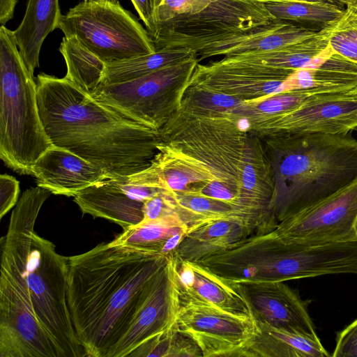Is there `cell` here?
Instances as JSON below:
<instances>
[{
	"instance_id": "obj_8",
	"label": "cell",
	"mask_w": 357,
	"mask_h": 357,
	"mask_svg": "<svg viewBox=\"0 0 357 357\" xmlns=\"http://www.w3.org/2000/svg\"><path fill=\"white\" fill-rule=\"evenodd\" d=\"M199 62L195 55L129 81L101 85L91 96L159 132L180 110L183 95Z\"/></svg>"
},
{
	"instance_id": "obj_35",
	"label": "cell",
	"mask_w": 357,
	"mask_h": 357,
	"mask_svg": "<svg viewBox=\"0 0 357 357\" xmlns=\"http://www.w3.org/2000/svg\"><path fill=\"white\" fill-rule=\"evenodd\" d=\"M333 357H357V319L337 333Z\"/></svg>"
},
{
	"instance_id": "obj_21",
	"label": "cell",
	"mask_w": 357,
	"mask_h": 357,
	"mask_svg": "<svg viewBox=\"0 0 357 357\" xmlns=\"http://www.w3.org/2000/svg\"><path fill=\"white\" fill-rule=\"evenodd\" d=\"M61 13L59 0H28L24 17L13 31L18 49L30 73L39 67L42 45L58 29Z\"/></svg>"
},
{
	"instance_id": "obj_40",
	"label": "cell",
	"mask_w": 357,
	"mask_h": 357,
	"mask_svg": "<svg viewBox=\"0 0 357 357\" xmlns=\"http://www.w3.org/2000/svg\"><path fill=\"white\" fill-rule=\"evenodd\" d=\"M347 6L351 8L357 14V0H349Z\"/></svg>"
},
{
	"instance_id": "obj_19",
	"label": "cell",
	"mask_w": 357,
	"mask_h": 357,
	"mask_svg": "<svg viewBox=\"0 0 357 357\" xmlns=\"http://www.w3.org/2000/svg\"><path fill=\"white\" fill-rule=\"evenodd\" d=\"M178 278L181 291L225 310L250 315L237 284L199 263L178 259Z\"/></svg>"
},
{
	"instance_id": "obj_41",
	"label": "cell",
	"mask_w": 357,
	"mask_h": 357,
	"mask_svg": "<svg viewBox=\"0 0 357 357\" xmlns=\"http://www.w3.org/2000/svg\"><path fill=\"white\" fill-rule=\"evenodd\" d=\"M354 228H355L356 234L357 235V217H356V222H355V225H354Z\"/></svg>"
},
{
	"instance_id": "obj_33",
	"label": "cell",
	"mask_w": 357,
	"mask_h": 357,
	"mask_svg": "<svg viewBox=\"0 0 357 357\" xmlns=\"http://www.w3.org/2000/svg\"><path fill=\"white\" fill-rule=\"evenodd\" d=\"M213 0H162L156 7L151 31L155 26L183 15L196 14L206 8Z\"/></svg>"
},
{
	"instance_id": "obj_16",
	"label": "cell",
	"mask_w": 357,
	"mask_h": 357,
	"mask_svg": "<svg viewBox=\"0 0 357 357\" xmlns=\"http://www.w3.org/2000/svg\"><path fill=\"white\" fill-rule=\"evenodd\" d=\"M160 190L132 183L126 176H108L82 190L74 202L82 214L106 219L125 231L143 221L144 202Z\"/></svg>"
},
{
	"instance_id": "obj_17",
	"label": "cell",
	"mask_w": 357,
	"mask_h": 357,
	"mask_svg": "<svg viewBox=\"0 0 357 357\" xmlns=\"http://www.w3.org/2000/svg\"><path fill=\"white\" fill-rule=\"evenodd\" d=\"M319 32L275 19L250 30L185 41L173 48H190L195 52L200 61L214 56H233L273 50L316 36Z\"/></svg>"
},
{
	"instance_id": "obj_45",
	"label": "cell",
	"mask_w": 357,
	"mask_h": 357,
	"mask_svg": "<svg viewBox=\"0 0 357 357\" xmlns=\"http://www.w3.org/2000/svg\"><path fill=\"white\" fill-rule=\"evenodd\" d=\"M354 11V10H353ZM357 15V14H356Z\"/></svg>"
},
{
	"instance_id": "obj_9",
	"label": "cell",
	"mask_w": 357,
	"mask_h": 357,
	"mask_svg": "<svg viewBox=\"0 0 357 357\" xmlns=\"http://www.w3.org/2000/svg\"><path fill=\"white\" fill-rule=\"evenodd\" d=\"M273 20L261 0H213L196 14L183 15L148 32L156 50L252 29Z\"/></svg>"
},
{
	"instance_id": "obj_2",
	"label": "cell",
	"mask_w": 357,
	"mask_h": 357,
	"mask_svg": "<svg viewBox=\"0 0 357 357\" xmlns=\"http://www.w3.org/2000/svg\"><path fill=\"white\" fill-rule=\"evenodd\" d=\"M169 257L111 242L69 257L68 305L86 357H119L154 278Z\"/></svg>"
},
{
	"instance_id": "obj_10",
	"label": "cell",
	"mask_w": 357,
	"mask_h": 357,
	"mask_svg": "<svg viewBox=\"0 0 357 357\" xmlns=\"http://www.w3.org/2000/svg\"><path fill=\"white\" fill-rule=\"evenodd\" d=\"M180 296L176 328L197 344L202 356L238 357L256 333L252 316L225 310L182 291Z\"/></svg>"
},
{
	"instance_id": "obj_46",
	"label": "cell",
	"mask_w": 357,
	"mask_h": 357,
	"mask_svg": "<svg viewBox=\"0 0 357 357\" xmlns=\"http://www.w3.org/2000/svg\"><path fill=\"white\" fill-rule=\"evenodd\" d=\"M261 1H263V0H261Z\"/></svg>"
},
{
	"instance_id": "obj_12",
	"label": "cell",
	"mask_w": 357,
	"mask_h": 357,
	"mask_svg": "<svg viewBox=\"0 0 357 357\" xmlns=\"http://www.w3.org/2000/svg\"><path fill=\"white\" fill-rule=\"evenodd\" d=\"M246 130L260 139L349 134L357 131V93H326L294 111L255 123Z\"/></svg>"
},
{
	"instance_id": "obj_29",
	"label": "cell",
	"mask_w": 357,
	"mask_h": 357,
	"mask_svg": "<svg viewBox=\"0 0 357 357\" xmlns=\"http://www.w3.org/2000/svg\"><path fill=\"white\" fill-rule=\"evenodd\" d=\"M188 231V227L176 214L165 219L142 221L137 225L123 231L111 243L160 253V248L167 239L176 234L187 233Z\"/></svg>"
},
{
	"instance_id": "obj_24",
	"label": "cell",
	"mask_w": 357,
	"mask_h": 357,
	"mask_svg": "<svg viewBox=\"0 0 357 357\" xmlns=\"http://www.w3.org/2000/svg\"><path fill=\"white\" fill-rule=\"evenodd\" d=\"M195 55V52L188 47L162 48L151 54L106 64L100 86L129 81Z\"/></svg>"
},
{
	"instance_id": "obj_4",
	"label": "cell",
	"mask_w": 357,
	"mask_h": 357,
	"mask_svg": "<svg viewBox=\"0 0 357 357\" xmlns=\"http://www.w3.org/2000/svg\"><path fill=\"white\" fill-rule=\"evenodd\" d=\"M272 169L270 209L278 222L357 178V140L350 134L261 139Z\"/></svg>"
},
{
	"instance_id": "obj_34",
	"label": "cell",
	"mask_w": 357,
	"mask_h": 357,
	"mask_svg": "<svg viewBox=\"0 0 357 357\" xmlns=\"http://www.w3.org/2000/svg\"><path fill=\"white\" fill-rule=\"evenodd\" d=\"M177 214L169 192L161 189L149 198L144 205V222L169 218Z\"/></svg>"
},
{
	"instance_id": "obj_5",
	"label": "cell",
	"mask_w": 357,
	"mask_h": 357,
	"mask_svg": "<svg viewBox=\"0 0 357 357\" xmlns=\"http://www.w3.org/2000/svg\"><path fill=\"white\" fill-rule=\"evenodd\" d=\"M39 114L36 82L14 31L0 27V158L14 172L33 176L38 158L53 146Z\"/></svg>"
},
{
	"instance_id": "obj_6",
	"label": "cell",
	"mask_w": 357,
	"mask_h": 357,
	"mask_svg": "<svg viewBox=\"0 0 357 357\" xmlns=\"http://www.w3.org/2000/svg\"><path fill=\"white\" fill-rule=\"evenodd\" d=\"M196 262L234 283L285 282L318 276L323 256L317 246L286 242L272 230L252 234Z\"/></svg>"
},
{
	"instance_id": "obj_1",
	"label": "cell",
	"mask_w": 357,
	"mask_h": 357,
	"mask_svg": "<svg viewBox=\"0 0 357 357\" xmlns=\"http://www.w3.org/2000/svg\"><path fill=\"white\" fill-rule=\"evenodd\" d=\"M51 194L26 190L1 239L0 357H86L68 305L69 257L35 231Z\"/></svg>"
},
{
	"instance_id": "obj_14",
	"label": "cell",
	"mask_w": 357,
	"mask_h": 357,
	"mask_svg": "<svg viewBox=\"0 0 357 357\" xmlns=\"http://www.w3.org/2000/svg\"><path fill=\"white\" fill-rule=\"evenodd\" d=\"M180 295L178 259L174 252L155 275L151 290L123 340L119 357H130L143 343L176 324Z\"/></svg>"
},
{
	"instance_id": "obj_42",
	"label": "cell",
	"mask_w": 357,
	"mask_h": 357,
	"mask_svg": "<svg viewBox=\"0 0 357 357\" xmlns=\"http://www.w3.org/2000/svg\"><path fill=\"white\" fill-rule=\"evenodd\" d=\"M353 91L355 92V93H357V86L354 89Z\"/></svg>"
},
{
	"instance_id": "obj_25",
	"label": "cell",
	"mask_w": 357,
	"mask_h": 357,
	"mask_svg": "<svg viewBox=\"0 0 357 357\" xmlns=\"http://www.w3.org/2000/svg\"><path fill=\"white\" fill-rule=\"evenodd\" d=\"M59 50L67 67L64 77L91 96L101 84L106 63L75 36H64Z\"/></svg>"
},
{
	"instance_id": "obj_43",
	"label": "cell",
	"mask_w": 357,
	"mask_h": 357,
	"mask_svg": "<svg viewBox=\"0 0 357 357\" xmlns=\"http://www.w3.org/2000/svg\"><path fill=\"white\" fill-rule=\"evenodd\" d=\"M107 1H112V2H115V1H116L117 0H107Z\"/></svg>"
},
{
	"instance_id": "obj_32",
	"label": "cell",
	"mask_w": 357,
	"mask_h": 357,
	"mask_svg": "<svg viewBox=\"0 0 357 357\" xmlns=\"http://www.w3.org/2000/svg\"><path fill=\"white\" fill-rule=\"evenodd\" d=\"M332 50L357 63V15L347 6L344 15L325 29Z\"/></svg>"
},
{
	"instance_id": "obj_13",
	"label": "cell",
	"mask_w": 357,
	"mask_h": 357,
	"mask_svg": "<svg viewBox=\"0 0 357 357\" xmlns=\"http://www.w3.org/2000/svg\"><path fill=\"white\" fill-rule=\"evenodd\" d=\"M293 72L225 56L206 65L198 63L190 84L251 101L286 91V79Z\"/></svg>"
},
{
	"instance_id": "obj_23",
	"label": "cell",
	"mask_w": 357,
	"mask_h": 357,
	"mask_svg": "<svg viewBox=\"0 0 357 357\" xmlns=\"http://www.w3.org/2000/svg\"><path fill=\"white\" fill-rule=\"evenodd\" d=\"M331 92L349 91L321 87L286 91L255 100L243 101L226 116L246 130L252 124L294 111Z\"/></svg>"
},
{
	"instance_id": "obj_44",
	"label": "cell",
	"mask_w": 357,
	"mask_h": 357,
	"mask_svg": "<svg viewBox=\"0 0 357 357\" xmlns=\"http://www.w3.org/2000/svg\"><path fill=\"white\" fill-rule=\"evenodd\" d=\"M82 1H93V0H82Z\"/></svg>"
},
{
	"instance_id": "obj_11",
	"label": "cell",
	"mask_w": 357,
	"mask_h": 357,
	"mask_svg": "<svg viewBox=\"0 0 357 357\" xmlns=\"http://www.w3.org/2000/svg\"><path fill=\"white\" fill-rule=\"evenodd\" d=\"M357 178L334 194L278 222L273 232L282 240L305 245L357 241Z\"/></svg>"
},
{
	"instance_id": "obj_3",
	"label": "cell",
	"mask_w": 357,
	"mask_h": 357,
	"mask_svg": "<svg viewBox=\"0 0 357 357\" xmlns=\"http://www.w3.org/2000/svg\"><path fill=\"white\" fill-rule=\"evenodd\" d=\"M39 114L54 146L63 148L111 176L148 168L162 143L153 130L96 100L66 77L36 78Z\"/></svg>"
},
{
	"instance_id": "obj_36",
	"label": "cell",
	"mask_w": 357,
	"mask_h": 357,
	"mask_svg": "<svg viewBox=\"0 0 357 357\" xmlns=\"http://www.w3.org/2000/svg\"><path fill=\"white\" fill-rule=\"evenodd\" d=\"M20 192V183L13 176H0V218L1 219L15 205Z\"/></svg>"
},
{
	"instance_id": "obj_31",
	"label": "cell",
	"mask_w": 357,
	"mask_h": 357,
	"mask_svg": "<svg viewBox=\"0 0 357 357\" xmlns=\"http://www.w3.org/2000/svg\"><path fill=\"white\" fill-rule=\"evenodd\" d=\"M197 357L202 356L197 344L179 331L176 324L153 336L130 355V357Z\"/></svg>"
},
{
	"instance_id": "obj_22",
	"label": "cell",
	"mask_w": 357,
	"mask_h": 357,
	"mask_svg": "<svg viewBox=\"0 0 357 357\" xmlns=\"http://www.w3.org/2000/svg\"><path fill=\"white\" fill-rule=\"evenodd\" d=\"M255 321L256 333L238 357H328L319 340Z\"/></svg>"
},
{
	"instance_id": "obj_20",
	"label": "cell",
	"mask_w": 357,
	"mask_h": 357,
	"mask_svg": "<svg viewBox=\"0 0 357 357\" xmlns=\"http://www.w3.org/2000/svg\"><path fill=\"white\" fill-rule=\"evenodd\" d=\"M251 234L250 228L238 218L219 219L189 230L174 253L181 261L196 262L228 249Z\"/></svg>"
},
{
	"instance_id": "obj_28",
	"label": "cell",
	"mask_w": 357,
	"mask_h": 357,
	"mask_svg": "<svg viewBox=\"0 0 357 357\" xmlns=\"http://www.w3.org/2000/svg\"><path fill=\"white\" fill-rule=\"evenodd\" d=\"M169 192L174 210L188 231L204 223L226 218H238L246 223L239 211L227 203L189 190Z\"/></svg>"
},
{
	"instance_id": "obj_37",
	"label": "cell",
	"mask_w": 357,
	"mask_h": 357,
	"mask_svg": "<svg viewBox=\"0 0 357 357\" xmlns=\"http://www.w3.org/2000/svg\"><path fill=\"white\" fill-rule=\"evenodd\" d=\"M139 18L149 31L152 26V18L156 7L162 0H130Z\"/></svg>"
},
{
	"instance_id": "obj_7",
	"label": "cell",
	"mask_w": 357,
	"mask_h": 357,
	"mask_svg": "<svg viewBox=\"0 0 357 357\" xmlns=\"http://www.w3.org/2000/svg\"><path fill=\"white\" fill-rule=\"evenodd\" d=\"M58 29L75 36L106 64L156 51L146 30L117 0L82 1L62 15Z\"/></svg>"
},
{
	"instance_id": "obj_15",
	"label": "cell",
	"mask_w": 357,
	"mask_h": 357,
	"mask_svg": "<svg viewBox=\"0 0 357 357\" xmlns=\"http://www.w3.org/2000/svg\"><path fill=\"white\" fill-rule=\"evenodd\" d=\"M256 321L305 337L319 340L307 312V303L284 282L235 283Z\"/></svg>"
},
{
	"instance_id": "obj_26",
	"label": "cell",
	"mask_w": 357,
	"mask_h": 357,
	"mask_svg": "<svg viewBox=\"0 0 357 357\" xmlns=\"http://www.w3.org/2000/svg\"><path fill=\"white\" fill-rule=\"evenodd\" d=\"M328 45V38L324 29L316 36L279 49L227 57L294 71L309 66Z\"/></svg>"
},
{
	"instance_id": "obj_30",
	"label": "cell",
	"mask_w": 357,
	"mask_h": 357,
	"mask_svg": "<svg viewBox=\"0 0 357 357\" xmlns=\"http://www.w3.org/2000/svg\"><path fill=\"white\" fill-rule=\"evenodd\" d=\"M243 100L202 86L189 84L183 95L180 112L192 116H223Z\"/></svg>"
},
{
	"instance_id": "obj_18",
	"label": "cell",
	"mask_w": 357,
	"mask_h": 357,
	"mask_svg": "<svg viewBox=\"0 0 357 357\" xmlns=\"http://www.w3.org/2000/svg\"><path fill=\"white\" fill-rule=\"evenodd\" d=\"M32 171L38 186L54 195L73 197L93 183L111 176L79 155L56 146L38 158Z\"/></svg>"
},
{
	"instance_id": "obj_27",
	"label": "cell",
	"mask_w": 357,
	"mask_h": 357,
	"mask_svg": "<svg viewBox=\"0 0 357 357\" xmlns=\"http://www.w3.org/2000/svg\"><path fill=\"white\" fill-rule=\"evenodd\" d=\"M265 6L275 19L318 32L338 21L346 9L331 4L296 1H268Z\"/></svg>"
},
{
	"instance_id": "obj_39",
	"label": "cell",
	"mask_w": 357,
	"mask_h": 357,
	"mask_svg": "<svg viewBox=\"0 0 357 357\" xmlns=\"http://www.w3.org/2000/svg\"><path fill=\"white\" fill-rule=\"evenodd\" d=\"M264 2L268 1H307V2H315V3H323L327 4H331L338 6L341 8L345 9L349 0H263Z\"/></svg>"
},
{
	"instance_id": "obj_38",
	"label": "cell",
	"mask_w": 357,
	"mask_h": 357,
	"mask_svg": "<svg viewBox=\"0 0 357 357\" xmlns=\"http://www.w3.org/2000/svg\"><path fill=\"white\" fill-rule=\"evenodd\" d=\"M18 0H0V23L5 25L14 15Z\"/></svg>"
}]
</instances>
